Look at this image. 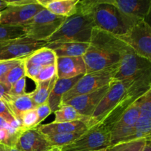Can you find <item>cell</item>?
I'll use <instances>...</instances> for the list:
<instances>
[{"mask_svg":"<svg viewBox=\"0 0 151 151\" xmlns=\"http://www.w3.org/2000/svg\"><path fill=\"white\" fill-rule=\"evenodd\" d=\"M76 12L90 16L95 27L115 35H125L141 21L122 13L109 0H79Z\"/></svg>","mask_w":151,"mask_h":151,"instance_id":"cell-1","label":"cell"},{"mask_svg":"<svg viewBox=\"0 0 151 151\" xmlns=\"http://www.w3.org/2000/svg\"><path fill=\"white\" fill-rule=\"evenodd\" d=\"M94 27L91 16L76 12L66 18L60 27L47 41L50 43H90Z\"/></svg>","mask_w":151,"mask_h":151,"instance_id":"cell-2","label":"cell"},{"mask_svg":"<svg viewBox=\"0 0 151 151\" xmlns=\"http://www.w3.org/2000/svg\"><path fill=\"white\" fill-rule=\"evenodd\" d=\"M119 65V63L104 70L83 75L78 83L63 96L61 104L73 97L89 94L114 82V78L117 72Z\"/></svg>","mask_w":151,"mask_h":151,"instance_id":"cell-3","label":"cell"},{"mask_svg":"<svg viewBox=\"0 0 151 151\" xmlns=\"http://www.w3.org/2000/svg\"><path fill=\"white\" fill-rule=\"evenodd\" d=\"M66 17L50 13L45 8L23 25L25 36L38 41H47L59 28Z\"/></svg>","mask_w":151,"mask_h":151,"instance_id":"cell-4","label":"cell"},{"mask_svg":"<svg viewBox=\"0 0 151 151\" xmlns=\"http://www.w3.org/2000/svg\"><path fill=\"white\" fill-rule=\"evenodd\" d=\"M111 146L110 130L97 125L88 129L79 139L62 147L61 151H96Z\"/></svg>","mask_w":151,"mask_h":151,"instance_id":"cell-5","label":"cell"},{"mask_svg":"<svg viewBox=\"0 0 151 151\" xmlns=\"http://www.w3.org/2000/svg\"><path fill=\"white\" fill-rule=\"evenodd\" d=\"M151 78V62L137 55L133 50L121 57L115 81Z\"/></svg>","mask_w":151,"mask_h":151,"instance_id":"cell-6","label":"cell"},{"mask_svg":"<svg viewBox=\"0 0 151 151\" xmlns=\"http://www.w3.org/2000/svg\"><path fill=\"white\" fill-rule=\"evenodd\" d=\"M133 81L134 80L115 81L111 85L108 92L105 94L90 117L88 121L89 129L98 125L106 117V115L119 103Z\"/></svg>","mask_w":151,"mask_h":151,"instance_id":"cell-7","label":"cell"},{"mask_svg":"<svg viewBox=\"0 0 151 151\" xmlns=\"http://www.w3.org/2000/svg\"><path fill=\"white\" fill-rule=\"evenodd\" d=\"M116 36L137 55L151 62V27L147 22L139 21L126 34Z\"/></svg>","mask_w":151,"mask_h":151,"instance_id":"cell-8","label":"cell"},{"mask_svg":"<svg viewBox=\"0 0 151 151\" xmlns=\"http://www.w3.org/2000/svg\"><path fill=\"white\" fill-rule=\"evenodd\" d=\"M47 45V41H35L26 36L0 41V61L25 58Z\"/></svg>","mask_w":151,"mask_h":151,"instance_id":"cell-9","label":"cell"},{"mask_svg":"<svg viewBox=\"0 0 151 151\" xmlns=\"http://www.w3.org/2000/svg\"><path fill=\"white\" fill-rule=\"evenodd\" d=\"M44 9V7L38 3V1L34 4L24 6L8 5L1 11L0 24L23 26Z\"/></svg>","mask_w":151,"mask_h":151,"instance_id":"cell-10","label":"cell"},{"mask_svg":"<svg viewBox=\"0 0 151 151\" xmlns=\"http://www.w3.org/2000/svg\"><path fill=\"white\" fill-rule=\"evenodd\" d=\"M140 116L139 107L137 100L111 128V145L121 142L131 135Z\"/></svg>","mask_w":151,"mask_h":151,"instance_id":"cell-11","label":"cell"},{"mask_svg":"<svg viewBox=\"0 0 151 151\" xmlns=\"http://www.w3.org/2000/svg\"><path fill=\"white\" fill-rule=\"evenodd\" d=\"M90 45L121 57L127 52L132 50L116 35L97 27L93 29Z\"/></svg>","mask_w":151,"mask_h":151,"instance_id":"cell-12","label":"cell"},{"mask_svg":"<svg viewBox=\"0 0 151 151\" xmlns=\"http://www.w3.org/2000/svg\"><path fill=\"white\" fill-rule=\"evenodd\" d=\"M83 58L88 74L104 70L117 64L120 61L121 56L111 54L90 45Z\"/></svg>","mask_w":151,"mask_h":151,"instance_id":"cell-13","label":"cell"},{"mask_svg":"<svg viewBox=\"0 0 151 151\" xmlns=\"http://www.w3.org/2000/svg\"><path fill=\"white\" fill-rule=\"evenodd\" d=\"M112 83L89 94L73 97L63 104L72 106L83 116L90 118L103 97L108 92Z\"/></svg>","mask_w":151,"mask_h":151,"instance_id":"cell-14","label":"cell"},{"mask_svg":"<svg viewBox=\"0 0 151 151\" xmlns=\"http://www.w3.org/2000/svg\"><path fill=\"white\" fill-rule=\"evenodd\" d=\"M15 146L21 151H47L52 147L45 136L36 128L24 131Z\"/></svg>","mask_w":151,"mask_h":151,"instance_id":"cell-15","label":"cell"},{"mask_svg":"<svg viewBox=\"0 0 151 151\" xmlns=\"http://www.w3.org/2000/svg\"><path fill=\"white\" fill-rule=\"evenodd\" d=\"M86 74L83 57L58 58L57 76L58 79H69Z\"/></svg>","mask_w":151,"mask_h":151,"instance_id":"cell-16","label":"cell"},{"mask_svg":"<svg viewBox=\"0 0 151 151\" xmlns=\"http://www.w3.org/2000/svg\"><path fill=\"white\" fill-rule=\"evenodd\" d=\"M122 13L144 20L151 7V0H109Z\"/></svg>","mask_w":151,"mask_h":151,"instance_id":"cell-17","label":"cell"},{"mask_svg":"<svg viewBox=\"0 0 151 151\" xmlns=\"http://www.w3.org/2000/svg\"><path fill=\"white\" fill-rule=\"evenodd\" d=\"M2 101L5 103L15 119L19 122L25 112L37 108L32 101L29 93H26L20 96H11L7 94Z\"/></svg>","mask_w":151,"mask_h":151,"instance_id":"cell-18","label":"cell"},{"mask_svg":"<svg viewBox=\"0 0 151 151\" xmlns=\"http://www.w3.org/2000/svg\"><path fill=\"white\" fill-rule=\"evenodd\" d=\"M36 129L44 136L55 135L65 133L86 131L89 129L88 125L82 121L70 122H50L46 125H39Z\"/></svg>","mask_w":151,"mask_h":151,"instance_id":"cell-19","label":"cell"},{"mask_svg":"<svg viewBox=\"0 0 151 151\" xmlns=\"http://www.w3.org/2000/svg\"><path fill=\"white\" fill-rule=\"evenodd\" d=\"M82 76L83 75H80V76L73 78H69V79H58V78L47 100L49 106L51 109L52 113H54L59 109L61 105L63 96L78 83V81L81 79Z\"/></svg>","mask_w":151,"mask_h":151,"instance_id":"cell-20","label":"cell"},{"mask_svg":"<svg viewBox=\"0 0 151 151\" xmlns=\"http://www.w3.org/2000/svg\"><path fill=\"white\" fill-rule=\"evenodd\" d=\"M90 46V43L63 42L50 43L46 46L55 53L57 58L83 57Z\"/></svg>","mask_w":151,"mask_h":151,"instance_id":"cell-21","label":"cell"},{"mask_svg":"<svg viewBox=\"0 0 151 151\" xmlns=\"http://www.w3.org/2000/svg\"><path fill=\"white\" fill-rule=\"evenodd\" d=\"M46 10L55 15L69 17L76 13L79 0H38Z\"/></svg>","mask_w":151,"mask_h":151,"instance_id":"cell-22","label":"cell"},{"mask_svg":"<svg viewBox=\"0 0 151 151\" xmlns=\"http://www.w3.org/2000/svg\"><path fill=\"white\" fill-rule=\"evenodd\" d=\"M58 58L51 49L47 47H42L24 58L25 66H38L41 67L57 63Z\"/></svg>","mask_w":151,"mask_h":151,"instance_id":"cell-23","label":"cell"},{"mask_svg":"<svg viewBox=\"0 0 151 151\" xmlns=\"http://www.w3.org/2000/svg\"><path fill=\"white\" fill-rule=\"evenodd\" d=\"M54 114L55 120L53 121V122H70L82 121L88 126V121L90 118L83 116L75 108L69 105H60L59 109L55 111Z\"/></svg>","mask_w":151,"mask_h":151,"instance_id":"cell-24","label":"cell"},{"mask_svg":"<svg viewBox=\"0 0 151 151\" xmlns=\"http://www.w3.org/2000/svg\"><path fill=\"white\" fill-rule=\"evenodd\" d=\"M57 80L58 76L55 75L50 81L35 83L36 88L32 92L29 93V94L36 107L47 102Z\"/></svg>","mask_w":151,"mask_h":151,"instance_id":"cell-25","label":"cell"},{"mask_svg":"<svg viewBox=\"0 0 151 151\" xmlns=\"http://www.w3.org/2000/svg\"><path fill=\"white\" fill-rule=\"evenodd\" d=\"M138 139H144L146 142H151V119L140 116L131 135L122 142Z\"/></svg>","mask_w":151,"mask_h":151,"instance_id":"cell-26","label":"cell"},{"mask_svg":"<svg viewBox=\"0 0 151 151\" xmlns=\"http://www.w3.org/2000/svg\"><path fill=\"white\" fill-rule=\"evenodd\" d=\"M26 77V70L24 66V58L21 63L12 68L8 72L0 78V83L5 86L9 90L12 86L19 80Z\"/></svg>","mask_w":151,"mask_h":151,"instance_id":"cell-27","label":"cell"},{"mask_svg":"<svg viewBox=\"0 0 151 151\" xmlns=\"http://www.w3.org/2000/svg\"><path fill=\"white\" fill-rule=\"evenodd\" d=\"M86 131L65 133V134H58L55 135L45 136V137L52 147H63L79 139Z\"/></svg>","mask_w":151,"mask_h":151,"instance_id":"cell-28","label":"cell"},{"mask_svg":"<svg viewBox=\"0 0 151 151\" xmlns=\"http://www.w3.org/2000/svg\"><path fill=\"white\" fill-rule=\"evenodd\" d=\"M24 36H25V32L23 26H12L0 24V41Z\"/></svg>","mask_w":151,"mask_h":151,"instance_id":"cell-29","label":"cell"},{"mask_svg":"<svg viewBox=\"0 0 151 151\" xmlns=\"http://www.w3.org/2000/svg\"><path fill=\"white\" fill-rule=\"evenodd\" d=\"M147 142L144 139L122 142L112 145L108 147L106 151H142Z\"/></svg>","mask_w":151,"mask_h":151,"instance_id":"cell-30","label":"cell"},{"mask_svg":"<svg viewBox=\"0 0 151 151\" xmlns=\"http://www.w3.org/2000/svg\"><path fill=\"white\" fill-rule=\"evenodd\" d=\"M20 123L21 128L23 131L32 129V128H35L38 126L39 124H38V115H37L36 109L25 112L21 118Z\"/></svg>","mask_w":151,"mask_h":151,"instance_id":"cell-31","label":"cell"},{"mask_svg":"<svg viewBox=\"0 0 151 151\" xmlns=\"http://www.w3.org/2000/svg\"><path fill=\"white\" fill-rule=\"evenodd\" d=\"M140 114L143 117L151 119V87L138 100Z\"/></svg>","mask_w":151,"mask_h":151,"instance_id":"cell-32","label":"cell"},{"mask_svg":"<svg viewBox=\"0 0 151 151\" xmlns=\"http://www.w3.org/2000/svg\"><path fill=\"white\" fill-rule=\"evenodd\" d=\"M0 117L4 119L13 128H19L21 127L20 122L15 119L5 103L1 100H0Z\"/></svg>","mask_w":151,"mask_h":151,"instance_id":"cell-33","label":"cell"},{"mask_svg":"<svg viewBox=\"0 0 151 151\" xmlns=\"http://www.w3.org/2000/svg\"><path fill=\"white\" fill-rule=\"evenodd\" d=\"M55 75H57V63L50 65V66L43 68L34 82L38 83L50 81Z\"/></svg>","mask_w":151,"mask_h":151,"instance_id":"cell-34","label":"cell"},{"mask_svg":"<svg viewBox=\"0 0 151 151\" xmlns=\"http://www.w3.org/2000/svg\"><path fill=\"white\" fill-rule=\"evenodd\" d=\"M26 77L15 83L7 94L11 96H20L26 94Z\"/></svg>","mask_w":151,"mask_h":151,"instance_id":"cell-35","label":"cell"},{"mask_svg":"<svg viewBox=\"0 0 151 151\" xmlns=\"http://www.w3.org/2000/svg\"><path fill=\"white\" fill-rule=\"evenodd\" d=\"M22 59H14V60H2L0 61V78L5 75L7 72H8L12 68L16 66L19 63L23 60Z\"/></svg>","mask_w":151,"mask_h":151,"instance_id":"cell-36","label":"cell"},{"mask_svg":"<svg viewBox=\"0 0 151 151\" xmlns=\"http://www.w3.org/2000/svg\"><path fill=\"white\" fill-rule=\"evenodd\" d=\"M36 112L37 115H38V124H41L46 118L48 116H50L52 113L51 109H50V106H49L48 102L43 103V104L40 105L36 108Z\"/></svg>","mask_w":151,"mask_h":151,"instance_id":"cell-37","label":"cell"},{"mask_svg":"<svg viewBox=\"0 0 151 151\" xmlns=\"http://www.w3.org/2000/svg\"><path fill=\"white\" fill-rule=\"evenodd\" d=\"M8 5L24 6L27 4H34L38 2V0H14V1H7Z\"/></svg>","mask_w":151,"mask_h":151,"instance_id":"cell-38","label":"cell"},{"mask_svg":"<svg viewBox=\"0 0 151 151\" xmlns=\"http://www.w3.org/2000/svg\"><path fill=\"white\" fill-rule=\"evenodd\" d=\"M9 89L5 86L4 85H3L2 83H0V100L2 101L3 98L4 97V96L8 93Z\"/></svg>","mask_w":151,"mask_h":151,"instance_id":"cell-39","label":"cell"},{"mask_svg":"<svg viewBox=\"0 0 151 151\" xmlns=\"http://www.w3.org/2000/svg\"><path fill=\"white\" fill-rule=\"evenodd\" d=\"M2 128H4V129H7V130H11V129H13L14 128L10 126V125H9V124L7 123L4 119L0 117V129H2Z\"/></svg>","mask_w":151,"mask_h":151,"instance_id":"cell-40","label":"cell"},{"mask_svg":"<svg viewBox=\"0 0 151 151\" xmlns=\"http://www.w3.org/2000/svg\"><path fill=\"white\" fill-rule=\"evenodd\" d=\"M144 21L145 22H147V23L148 24L149 26L151 27V7L150 10H149L148 13H147V15L146 16V17L144 19Z\"/></svg>","mask_w":151,"mask_h":151,"instance_id":"cell-41","label":"cell"},{"mask_svg":"<svg viewBox=\"0 0 151 151\" xmlns=\"http://www.w3.org/2000/svg\"><path fill=\"white\" fill-rule=\"evenodd\" d=\"M7 6H8V4L6 0H0V11L4 10Z\"/></svg>","mask_w":151,"mask_h":151,"instance_id":"cell-42","label":"cell"},{"mask_svg":"<svg viewBox=\"0 0 151 151\" xmlns=\"http://www.w3.org/2000/svg\"><path fill=\"white\" fill-rule=\"evenodd\" d=\"M142 151H151V142H147L145 146Z\"/></svg>","mask_w":151,"mask_h":151,"instance_id":"cell-43","label":"cell"},{"mask_svg":"<svg viewBox=\"0 0 151 151\" xmlns=\"http://www.w3.org/2000/svg\"><path fill=\"white\" fill-rule=\"evenodd\" d=\"M6 150L7 151H21L16 146H13V147H7L6 146Z\"/></svg>","mask_w":151,"mask_h":151,"instance_id":"cell-44","label":"cell"},{"mask_svg":"<svg viewBox=\"0 0 151 151\" xmlns=\"http://www.w3.org/2000/svg\"><path fill=\"white\" fill-rule=\"evenodd\" d=\"M62 147H52L47 151H61Z\"/></svg>","mask_w":151,"mask_h":151,"instance_id":"cell-45","label":"cell"},{"mask_svg":"<svg viewBox=\"0 0 151 151\" xmlns=\"http://www.w3.org/2000/svg\"><path fill=\"white\" fill-rule=\"evenodd\" d=\"M0 151H7L6 150V146L4 145L0 144Z\"/></svg>","mask_w":151,"mask_h":151,"instance_id":"cell-46","label":"cell"},{"mask_svg":"<svg viewBox=\"0 0 151 151\" xmlns=\"http://www.w3.org/2000/svg\"><path fill=\"white\" fill-rule=\"evenodd\" d=\"M107 149H103V150H96V151H106Z\"/></svg>","mask_w":151,"mask_h":151,"instance_id":"cell-47","label":"cell"},{"mask_svg":"<svg viewBox=\"0 0 151 151\" xmlns=\"http://www.w3.org/2000/svg\"><path fill=\"white\" fill-rule=\"evenodd\" d=\"M0 19H1V11H0Z\"/></svg>","mask_w":151,"mask_h":151,"instance_id":"cell-48","label":"cell"}]
</instances>
